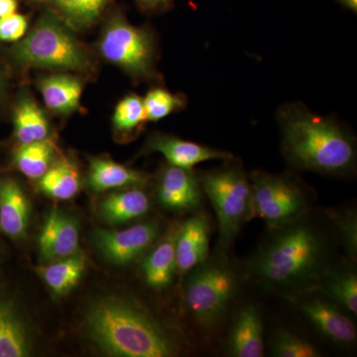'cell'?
<instances>
[{"instance_id": "836d02e7", "label": "cell", "mask_w": 357, "mask_h": 357, "mask_svg": "<svg viewBox=\"0 0 357 357\" xmlns=\"http://www.w3.org/2000/svg\"><path fill=\"white\" fill-rule=\"evenodd\" d=\"M17 2L16 0H0V18L16 13Z\"/></svg>"}, {"instance_id": "e575fe53", "label": "cell", "mask_w": 357, "mask_h": 357, "mask_svg": "<svg viewBox=\"0 0 357 357\" xmlns=\"http://www.w3.org/2000/svg\"><path fill=\"white\" fill-rule=\"evenodd\" d=\"M344 8L349 9L352 13H357V0H337Z\"/></svg>"}, {"instance_id": "d4e9b609", "label": "cell", "mask_w": 357, "mask_h": 357, "mask_svg": "<svg viewBox=\"0 0 357 357\" xmlns=\"http://www.w3.org/2000/svg\"><path fill=\"white\" fill-rule=\"evenodd\" d=\"M39 189L52 199L66 201L74 198L79 192V170L74 162L63 159L52 164L46 173L39 178Z\"/></svg>"}, {"instance_id": "f546056e", "label": "cell", "mask_w": 357, "mask_h": 357, "mask_svg": "<svg viewBox=\"0 0 357 357\" xmlns=\"http://www.w3.org/2000/svg\"><path fill=\"white\" fill-rule=\"evenodd\" d=\"M328 220L337 229L340 243L347 257L356 263L357 258V217L356 211L349 208H338L326 211Z\"/></svg>"}, {"instance_id": "277c9868", "label": "cell", "mask_w": 357, "mask_h": 357, "mask_svg": "<svg viewBox=\"0 0 357 357\" xmlns=\"http://www.w3.org/2000/svg\"><path fill=\"white\" fill-rule=\"evenodd\" d=\"M188 274L184 287L185 309L203 330L213 331L222 323L236 299L238 273L220 252Z\"/></svg>"}, {"instance_id": "d6986e66", "label": "cell", "mask_w": 357, "mask_h": 357, "mask_svg": "<svg viewBox=\"0 0 357 357\" xmlns=\"http://www.w3.org/2000/svg\"><path fill=\"white\" fill-rule=\"evenodd\" d=\"M316 291L356 316L357 273L351 260L328 266L319 278Z\"/></svg>"}, {"instance_id": "4dcf8cb0", "label": "cell", "mask_w": 357, "mask_h": 357, "mask_svg": "<svg viewBox=\"0 0 357 357\" xmlns=\"http://www.w3.org/2000/svg\"><path fill=\"white\" fill-rule=\"evenodd\" d=\"M272 354L277 357H319L318 347L306 338L291 331L281 330L275 333L271 342Z\"/></svg>"}, {"instance_id": "44dd1931", "label": "cell", "mask_w": 357, "mask_h": 357, "mask_svg": "<svg viewBox=\"0 0 357 357\" xmlns=\"http://www.w3.org/2000/svg\"><path fill=\"white\" fill-rule=\"evenodd\" d=\"M31 354V342L15 303L0 298V357H25Z\"/></svg>"}, {"instance_id": "6da1fadb", "label": "cell", "mask_w": 357, "mask_h": 357, "mask_svg": "<svg viewBox=\"0 0 357 357\" xmlns=\"http://www.w3.org/2000/svg\"><path fill=\"white\" fill-rule=\"evenodd\" d=\"M270 232L248 263L249 278L267 292L289 299L316 291L321 275L333 264L326 232L309 213Z\"/></svg>"}, {"instance_id": "8fae6325", "label": "cell", "mask_w": 357, "mask_h": 357, "mask_svg": "<svg viewBox=\"0 0 357 357\" xmlns=\"http://www.w3.org/2000/svg\"><path fill=\"white\" fill-rule=\"evenodd\" d=\"M203 190L192 169L168 164L160 171L156 185L159 204L166 210L187 213L202 203Z\"/></svg>"}, {"instance_id": "2e32d148", "label": "cell", "mask_w": 357, "mask_h": 357, "mask_svg": "<svg viewBox=\"0 0 357 357\" xmlns=\"http://www.w3.org/2000/svg\"><path fill=\"white\" fill-rule=\"evenodd\" d=\"M227 354L234 357L264 356L261 312L255 305H248L237 314L230 328Z\"/></svg>"}, {"instance_id": "52a82bcc", "label": "cell", "mask_w": 357, "mask_h": 357, "mask_svg": "<svg viewBox=\"0 0 357 357\" xmlns=\"http://www.w3.org/2000/svg\"><path fill=\"white\" fill-rule=\"evenodd\" d=\"M249 181L255 217L264 220L268 229H279L309 213L311 195L295 178L257 170L249 174Z\"/></svg>"}, {"instance_id": "5b68a950", "label": "cell", "mask_w": 357, "mask_h": 357, "mask_svg": "<svg viewBox=\"0 0 357 357\" xmlns=\"http://www.w3.org/2000/svg\"><path fill=\"white\" fill-rule=\"evenodd\" d=\"M232 160L199 176L202 190L217 215L218 251L223 255L229 251L243 225L255 218L249 176Z\"/></svg>"}, {"instance_id": "3957f363", "label": "cell", "mask_w": 357, "mask_h": 357, "mask_svg": "<svg viewBox=\"0 0 357 357\" xmlns=\"http://www.w3.org/2000/svg\"><path fill=\"white\" fill-rule=\"evenodd\" d=\"M89 337L103 352L121 357L178 356L180 344L142 305L121 297L105 298L89 307Z\"/></svg>"}, {"instance_id": "d590c367", "label": "cell", "mask_w": 357, "mask_h": 357, "mask_svg": "<svg viewBox=\"0 0 357 357\" xmlns=\"http://www.w3.org/2000/svg\"><path fill=\"white\" fill-rule=\"evenodd\" d=\"M2 91V79L1 77H0V95H1Z\"/></svg>"}, {"instance_id": "ffe728a7", "label": "cell", "mask_w": 357, "mask_h": 357, "mask_svg": "<svg viewBox=\"0 0 357 357\" xmlns=\"http://www.w3.org/2000/svg\"><path fill=\"white\" fill-rule=\"evenodd\" d=\"M150 199L141 188L117 190L100 202V217L109 225H123L146 215Z\"/></svg>"}, {"instance_id": "e0dca14e", "label": "cell", "mask_w": 357, "mask_h": 357, "mask_svg": "<svg viewBox=\"0 0 357 357\" xmlns=\"http://www.w3.org/2000/svg\"><path fill=\"white\" fill-rule=\"evenodd\" d=\"M149 180L148 174L121 165L109 158L96 157L89 159L86 183L93 192L142 188Z\"/></svg>"}, {"instance_id": "5bb4252c", "label": "cell", "mask_w": 357, "mask_h": 357, "mask_svg": "<svg viewBox=\"0 0 357 357\" xmlns=\"http://www.w3.org/2000/svg\"><path fill=\"white\" fill-rule=\"evenodd\" d=\"M211 225L204 213H198L178 225L176 237V272L189 273L210 257Z\"/></svg>"}, {"instance_id": "ba28073f", "label": "cell", "mask_w": 357, "mask_h": 357, "mask_svg": "<svg viewBox=\"0 0 357 357\" xmlns=\"http://www.w3.org/2000/svg\"><path fill=\"white\" fill-rule=\"evenodd\" d=\"M105 60L121 68L137 81H155L156 43L153 34L144 27L131 25L121 16L107 23L98 43Z\"/></svg>"}, {"instance_id": "7402d4cb", "label": "cell", "mask_w": 357, "mask_h": 357, "mask_svg": "<svg viewBox=\"0 0 357 357\" xmlns=\"http://www.w3.org/2000/svg\"><path fill=\"white\" fill-rule=\"evenodd\" d=\"M39 89L49 109L55 114H68L79 107L83 83L79 77L70 75H54L41 79Z\"/></svg>"}, {"instance_id": "30bf717a", "label": "cell", "mask_w": 357, "mask_h": 357, "mask_svg": "<svg viewBox=\"0 0 357 357\" xmlns=\"http://www.w3.org/2000/svg\"><path fill=\"white\" fill-rule=\"evenodd\" d=\"M303 316L321 335L333 344L349 347L356 342V324L347 314L344 307L323 295L312 292L301 296L297 300Z\"/></svg>"}, {"instance_id": "f1b7e54d", "label": "cell", "mask_w": 357, "mask_h": 357, "mask_svg": "<svg viewBox=\"0 0 357 357\" xmlns=\"http://www.w3.org/2000/svg\"><path fill=\"white\" fill-rule=\"evenodd\" d=\"M147 121H159L166 116L185 109L187 107V98L185 96L174 95L163 88H155L148 91L143 98Z\"/></svg>"}, {"instance_id": "ac0fdd59", "label": "cell", "mask_w": 357, "mask_h": 357, "mask_svg": "<svg viewBox=\"0 0 357 357\" xmlns=\"http://www.w3.org/2000/svg\"><path fill=\"white\" fill-rule=\"evenodd\" d=\"M178 225H174L166 236L149 251L143 260L142 275L145 283L153 290L161 291L172 284L176 272V237Z\"/></svg>"}, {"instance_id": "9a60e30c", "label": "cell", "mask_w": 357, "mask_h": 357, "mask_svg": "<svg viewBox=\"0 0 357 357\" xmlns=\"http://www.w3.org/2000/svg\"><path fill=\"white\" fill-rule=\"evenodd\" d=\"M30 203L22 187L14 178H0V231L20 241L27 236Z\"/></svg>"}, {"instance_id": "83f0119b", "label": "cell", "mask_w": 357, "mask_h": 357, "mask_svg": "<svg viewBox=\"0 0 357 357\" xmlns=\"http://www.w3.org/2000/svg\"><path fill=\"white\" fill-rule=\"evenodd\" d=\"M146 121L143 98L134 93L126 96L117 103L112 116L115 131L123 135L139 131Z\"/></svg>"}, {"instance_id": "4fadbf2b", "label": "cell", "mask_w": 357, "mask_h": 357, "mask_svg": "<svg viewBox=\"0 0 357 357\" xmlns=\"http://www.w3.org/2000/svg\"><path fill=\"white\" fill-rule=\"evenodd\" d=\"M42 262L62 259L79 251V225L74 218L53 208L47 215L39 236Z\"/></svg>"}, {"instance_id": "1f68e13d", "label": "cell", "mask_w": 357, "mask_h": 357, "mask_svg": "<svg viewBox=\"0 0 357 357\" xmlns=\"http://www.w3.org/2000/svg\"><path fill=\"white\" fill-rule=\"evenodd\" d=\"M28 22L25 16L14 13L0 18V41L16 42L25 36Z\"/></svg>"}, {"instance_id": "8992f818", "label": "cell", "mask_w": 357, "mask_h": 357, "mask_svg": "<svg viewBox=\"0 0 357 357\" xmlns=\"http://www.w3.org/2000/svg\"><path fill=\"white\" fill-rule=\"evenodd\" d=\"M18 64L40 69L88 72L93 68L86 49L70 28L48 14L13 48Z\"/></svg>"}, {"instance_id": "484cf974", "label": "cell", "mask_w": 357, "mask_h": 357, "mask_svg": "<svg viewBox=\"0 0 357 357\" xmlns=\"http://www.w3.org/2000/svg\"><path fill=\"white\" fill-rule=\"evenodd\" d=\"M55 146L50 139L20 144L13 153V163L26 177L39 180L53 164Z\"/></svg>"}, {"instance_id": "9c48e42d", "label": "cell", "mask_w": 357, "mask_h": 357, "mask_svg": "<svg viewBox=\"0 0 357 357\" xmlns=\"http://www.w3.org/2000/svg\"><path fill=\"white\" fill-rule=\"evenodd\" d=\"M161 227L146 220L121 230L96 229L93 243L103 257L117 265H128L141 257L159 239Z\"/></svg>"}, {"instance_id": "cb8c5ba5", "label": "cell", "mask_w": 357, "mask_h": 357, "mask_svg": "<svg viewBox=\"0 0 357 357\" xmlns=\"http://www.w3.org/2000/svg\"><path fill=\"white\" fill-rule=\"evenodd\" d=\"M14 134L20 144L48 139L50 128L43 109L31 96H21L13 112Z\"/></svg>"}, {"instance_id": "d6a6232c", "label": "cell", "mask_w": 357, "mask_h": 357, "mask_svg": "<svg viewBox=\"0 0 357 357\" xmlns=\"http://www.w3.org/2000/svg\"><path fill=\"white\" fill-rule=\"evenodd\" d=\"M141 9L146 13H164L173 6L174 0H136Z\"/></svg>"}, {"instance_id": "603a6c76", "label": "cell", "mask_w": 357, "mask_h": 357, "mask_svg": "<svg viewBox=\"0 0 357 357\" xmlns=\"http://www.w3.org/2000/svg\"><path fill=\"white\" fill-rule=\"evenodd\" d=\"M48 263L37 268L36 272L58 297L67 295L76 287L86 267V256L81 251Z\"/></svg>"}, {"instance_id": "7c38bea8", "label": "cell", "mask_w": 357, "mask_h": 357, "mask_svg": "<svg viewBox=\"0 0 357 357\" xmlns=\"http://www.w3.org/2000/svg\"><path fill=\"white\" fill-rule=\"evenodd\" d=\"M144 152H158L165 157L170 165L185 169H192L198 164L210 160L227 161L234 159V154L230 152L162 133H153L149 136L144 147Z\"/></svg>"}, {"instance_id": "7a4b0ae2", "label": "cell", "mask_w": 357, "mask_h": 357, "mask_svg": "<svg viewBox=\"0 0 357 357\" xmlns=\"http://www.w3.org/2000/svg\"><path fill=\"white\" fill-rule=\"evenodd\" d=\"M282 151L296 168L344 177L356 170L354 136L330 117L314 114L301 102L279 109Z\"/></svg>"}, {"instance_id": "4316f807", "label": "cell", "mask_w": 357, "mask_h": 357, "mask_svg": "<svg viewBox=\"0 0 357 357\" xmlns=\"http://www.w3.org/2000/svg\"><path fill=\"white\" fill-rule=\"evenodd\" d=\"M112 0H54L65 20L77 29L93 25Z\"/></svg>"}]
</instances>
